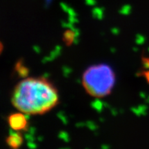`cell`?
<instances>
[{
    "instance_id": "2",
    "label": "cell",
    "mask_w": 149,
    "mask_h": 149,
    "mask_svg": "<svg viewBox=\"0 0 149 149\" xmlns=\"http://www.w3.org/2000/svg\"><path fill=\"white\" fill-rule=\"evenodd\" d=\"M82 83L89 95L95 97H104L111 93L115 83V75L108 65H96L85 71Z\"/></svg>"
},
{
    "instance_id": "7",
    "label": "cell",
    "mask_w": 149,
    "mask_h": 149,
    "mask_svg": "<svg viewBox=\"0 0 149 149\" xmlns=\"http://www.w3.org/2000/svg\"><path fill=\"white\" fill-rule=\"evenodd\" d=\"M93 104H94V108H95V109H97V110H99L102 109V102H100V101H98V100H96L94 103H93Z\"/></svg>"
},
{
    "instance_id": "1",
    "label": "cell",
    "mask_w": 149,
    "mask_h": 149,
    "mask_svg": "<svg viewBox=\"0 0 149 149\" xmlns=\"http://www.w3.org/2000/svg\"><path fill=\"white\" fill-rule=\"evenodd\" d=\"M59 102L57 90L44 78H26L15 89L13 106L26 115H41L49 111Z\"/></svg>"
},
{
    "instance_id": "4",
    "label": "cell",
    "mask_w": 149,
    "mask_h": 149,
    "mask_svg": "<svg viewBox=\"0 0 149 149\" xmlns=\"http://www.w3.org/2000/svg\"><path fill=\"white\" fill-rule=\"evenodd\" d=\"M7 144L13 148H17L21 146L23 143V136L20 132H17L11 128L10 130V135L6 139Z\"/></svg>"
},
{
    "instance_id": "5",
    "label": "cell",
    "mask_w": 149,
    "mask_h": 149,
    "mask_svg": "<svg viewBox=\"0 0 149 149\" xmlns=\"http://www.w3.org/2000/svg\"><path fill=\"white\" fill-rule=\"evenodd\" d=\"M16 71H17L18 74L20 77H26L28 75V69L27 68L22 64V62H19L16 65Z\"/></svg>"
},
{
    "instance_id": "6",
    "label": "cell",
    "mask_w": 149,
    "mask_h": 149,
    "mask_svg": "<svg viewBox=\"0 0 149 149\" xmlns=\"http://www.w3.org/2000/svg\"><path fill=\"white\" fill-rule=\"evenodd\" d=\"M75 36V35L73 31L70 30H67L66 32H65L64 35V41H65V43H66L67 45H70L74 41Z\"/></svg>"
},
{
    "instance_id": "9",
    "label": "cell",
    "mask_w": 149,
    "mask_h": 149,
    "mask_svg": "<svg viewBox=\"0 0 149 149\" xmlns=\"http://www.w3.org/2000/svg\"><path fill=\"white\" fill-rule=\"evenodd\" d=\"M148 65H149V61H148Z\"/></svg>"
},
{
    "instance_id": "3",
    "label": "cell",
    "mask_w": 149,
    "mask_h": 149,
    "mask_svg": "<svg viewBox=\"0 0 149 149\" xmlns=\"http://www.w3.org/2000/svg\"><path fill=\"white\" fill-rule=\"evenodd\" d=\"M10 127L15 130H26L28 128L27 117L22 113H14L8 117Z\"/></svg>"
},
{
    "instance_id": "8",
    "label": "cell",
    "mask_w": 149,
    "mask_h": 149,
    "mask_svg": "<svg viewBox=\"0 0 149 149\" xmlns=\"http://www.w3.org/2000/svg\"><path fill=\"white\" fill-rule=\"evenodd\" d=\"M2 49H3V46L2 44V43L0 42V54H1V52L2 51Z\"/></svg>"
}]
</instances>
